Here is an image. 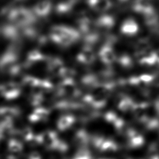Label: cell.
<instances>
[{
  "label": "cell",
  "mask_w": 159,
  "mask_h": 159,
  "mask_svg": "<svg viewBox=\"0 0 159 159\" xmlns=\"http://www.w3.org/2000/svg\"><path fill=\"white\" fill-rule=\"evenodd\" d=\"M120 32L125 36H134L139 32V25L133 18L125 19L120 26Z\"/></svg>",
  "instance_id": "2"
},
{
  "label": "cell",
  "mask_w": 159,
  "mask_h": 159,
  "mask_svg": "<svg viewBox=\"0 0 159 159\" xmlns=\"http://www.w3.org/2000/svg\"><path fill=\"white\" fill-rule=\"evenodd\" d=\"M80 37V34L78 30L64 25L53 26L48 34L50 40L62 47H70L76 43Z\"/></svg>",
  "instance_id": "1"
},
{
  "label": "cell",
  "mask_w": 159,
  "mask_h": 159,
  "mask_svg": "<svg viewBox=\"0 0 159 159\" xmlns=\"http://www.w3.org/2000/svg\"><path fill=\"white\" fill-rule=\"evenodd\" d=\"M116 20L114 17L109 15V14H104L99 16L97 20L94 23L100 30L106 31L111 29L115 24Z\"/></svg>",
  "instance_id": "3"
},
{
  "label": "cell",
  "mask_w": 159,
  "mask_h": 159,
  "mask_svg": "<svg viewBox=\"0 0 159 159\" xmlns=\"http://www.w3.org/2000/svg\"><path fill=\"white\" fill-rule=\"evenodd\" d=\"M62 65V61L58 57H53L48 61V66L49 69L53 71H55V70H61Z\"/></svg>",
  "instance_id": "13"
},
{
  "label": "cell",
  "mask_w": 159,
  "mask_h": 159,
  "mask_svg": "<svg viewBox=\"0 0 159 159\" xmlns=\"http://www.w3.org/2000/svg\"><path fill=\"white\" fill-rule=\"evenodd\" d=\"M52 10V4L50 0H41L35 7V12L40 18L49 16Z\"/></svg>",
  "instance_id": "5"
},
{
  "label": "cell",
  "mask_w": 159,
  "mask_h": 159,
  "mask_svg": "<svg viewBox=\"0 0 159 159\" xmlns=\"http://www.w3.org/2000/svg\"><path fill=\"white\" fill-rule=\"evenodd\" d=\"M71 1H73V2H76L78 0H71Z\"/></svg>",
  "instance_id": "16"
},
{
  "label": "cell",
  "mask_w": 159,
  "mask_h": 159,
  "mask_svg": "<svg viewBox=\"0 0 159 159\" xmlns=\"http://www.w3.org/2000/svg\"><path fill=\"white\" fill-rule=\"evenodd\" d=\"M88 6L94 11L103 12L112 7L111 0H86Z\"/></svg>",
  "instance_id": "8"
},
{
  "label": "cell",
  "mask_w": 159,
  "mask_h": 159,
  "mask_svg": "<svg viewBox=\"0 0 159 159\" xmlns=\"http://www.w3.org/2000/svg\"><path fill=\"white\" fill-rule=\"evenodd\" d=\"M132 7L134 11L142 15L154 9L152 6V0H135Z\"/></svg>",
  "instance_id": "10"
},
{
  "label": "cell",
  "mask_w": 159,
  "mask_h": 159,
  "mask_svg": "<svg viewBox=\"0 0 159 159\" xmlns=\"http://www.w3.org/2000/svg\"><path fill=\"white\" fill-rule=\"evenodd\" d=\"M76 58L78 61L82 63L90 64L94 61L95 59V55L92 48L84 46L80 51Z\"/></svg>",
  "instance_id": "7"
},
{
  "label": "cell",
  "mask_w": 159,
  "mask_h": 159,
  "mask_svg": "<svg viewBox=\"0 0 159 159\" xmlns=\"http://www.w3.org/2000/svg\"><path fill=\"white\" fill-rule=\"evenodd\" d=\"M76 2L71 0L61 1L55 6V11L58 15L65 16L71 12Z\"/></svg>",
  "instance_id": "9"
},
{
  "label": "cell",
  "mask_w": 159,
  "mask_h": 159,
  "mask_svg": "<svg viewBox=\"0 0 159 159\" xmlns=\"http://www.w3.org/2000/svg\"><path fill=\"white\" fill-rule=\"evenodd\" d=\"M99 56L101 60L106 64L112 63L116 58L112 46L106 43L101 47L99 52Z\"/></svg>",
  "instance_id": "4"
},
{
  "label": "cell",
  "mask_w": 159,
  "mask_h": 159,
  "mask_svg": "<svg viewBox=\"0 0 159 159\" xmlns=\"http://www.w3.org/2000/svg\"><path fill=\"white\" fill-rule=\"evenodd\" d=\"M119 62L125 66H130L132 65V60L127 54H122L119 58Z\"/></svg>",
  "instance_id": "14"
},
{
  "label": "cell",
  "mask_w": 159,
  "mask_h": 159,
  "mask_svg": "<svg viewBox=\"0 0 159 159\" xmlns=\"http://www.w3.org/2000/svg\"><path fill=\"white\" fill-rule=\"evenodd\" d=\"M120 3H122V4H124V3H125L127 2H128L129 0H117Z\"/></svg>",
  "instance_id": "15"
},
{
  "label": "cell",
  "mask_w": 159,
  "mask_h": 159,
  "mask_svg": "<svg viewBox=\"0 0 159 159\" xmlns=\"http://www.w3.org/2000/svg\"><path fill=\"white\" fill-rule=\"evenodd\" d=\"M78 26V31L79 32L86 34L93 30V26L94 25L92 20L89 17L85 15H82L76 20Z\"/></svg>",
  "instance_id": "6"
},
{
  "label": "cell",
  "mask_w": 159,
  "mask_h": 159,
  "mask_svg": "<svg viewBox=\"0 0 159 159\" xmlns=\"http://www.w3.org/2000/svg\"><path fill=\"white\" fill-rule=\"evenodd\" d=\"M143 16L145 24L147 26L152 29L157 27L158 18H157V14L155 11L154 10V9L147 12Z\"/></svg>",
  "instance_id": "11"
},
{
  "label": "cell",
  "mask_w": 159,
  "mask_h": 159,
  "mask_svg": "<svg viewBox=\"0 0 159 159\" xmlns=\"http://www.w3.org/2000/svg\"><path fill=\"white\" fill-rule=\"evenodd\" d=\"M99 40V35L94 30H92L85 34L84 37V42L85 45L92 48L93 45L96 44Z\"/></svg>",
  "instance_id": "12"
}]
</instances>
